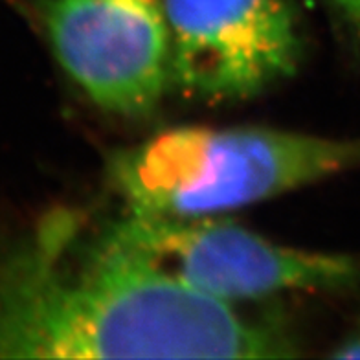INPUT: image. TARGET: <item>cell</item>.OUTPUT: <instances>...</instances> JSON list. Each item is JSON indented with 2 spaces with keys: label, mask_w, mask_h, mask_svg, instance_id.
Wrapping results in <instances>:
<instances>
[{
  "label": "cell",
  "mask_w": 360,
  "mask_h": 360,
  "mask_svg": "<svg viewBox=\"0 0 360 360\" xmlns=\"http://www.w3.org/2000/svg\"><path fill=\"white\" fill-rule=\"evenodd\" d=\"M171 81L204 101L245 100L287 79L304 53L290 0H162Z\"/></svg>",
  "instance_id": "4"
},
{
  "label": "cell",
  "mask_w": 360,
  "mask_h": 360,
  "mask_svg": "<svg viewBox=\"0 0 360 360\" xmlns=\"http://www.w3.org/2000/svg\"><path fill=\"white\" fill-rule=\"evenodd\" d=\"M112 226L164 274L223 304L290 290H344L360 281L355 257L278 245L215 215L166 217L129 212Z\"/></svg>",
  "instance_id": "3"
},
{
  "label": "cell",
  "mask_w": 360,
  "mask_h": 360,
  "mask_svg": "<svg viewBox=\"0 0 360 360\" xmlns=\"http://www.w3.org/2000/svg\"><path fill=\"white\" fill-rule=\"evenodd\" d=\"M331 356L335 359H360V322L353 331L338 344L337 351H333Z\"/></svg>",
  "instance_id": "7"
},
{
  "label": "cell",
  "mask_w": 360,
  "mask_h": 360,
  "mask_svg": "<svg viewBox=\"0 0 360 360\" xmlns=\"http://www.w3.org/2000/svg\"><path fill=\"white\" fill-rule=\"evenodd\" d=\"M346 24L360 37V0H331Z\"/></svg>",
  "instance_id": "6"
},
{
  "label": "cell",
  "mask_w": 360,
  "mask_h": 360,
  "mask_svg": "<svg viewBox=\"0 0 360 360\" xmlns=\"http://www.w3.org/2000/svg\"><path fill=\"white\" fill-rule=\"evenodd\" d=\"M280 326L164 274L116 233L57 210L0 250V359H289Z\"/></svg>",
  "instance_id": "1"
},
{
  "label": "cell",
  "mask_w": 360,
  "mask_h": 360,
  "mask_svg": "<svg viewBox=\"0 0 360 360\" xmlns=\"http://www.w3.org/2000/svg\"><path fill=\"white\" fill-rule=\"evenodd\" d=\"M360 167V138L266 127H175L112 153L129 212L210 217Z\"/></svg>",
  "instance_id": "2"
},
{
  "label": "cell",
  "mask_w": 360,
  "mask_h": 360,
  "mask_svg": "<svg viewBox=\"0 0 360 360\" xmlns=\"http://www.w3.org/2000/svg\"><path fill=\"white\" fill-rule=\"evenodd\" d=\"M44 26L68 76L107 112L138 118L171 81V37L162 0H52Z\"/></svg>",
  "instance_id": "5"
}]
</instances>
